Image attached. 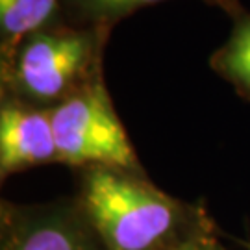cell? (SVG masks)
I'll list each match as a JSON object with an SVG mask.
<instances>
[{
	"mask_svg": "<svg viewBox=\"0 0 250 250\" xmlns=\"http://www.w3.org/2000/svg\"><path fill=\"white\" fill-rule=\"evenodd\" d=\"M50 119L62 165L72 170L85 167L145 170L117 115L102 69L50 107Z\"/></svg>",
	"mask_w": 250,
	"mask_h": 250,
	"instance_id": "3",
	"label": "cell"
},
{
	"mask_svg": "<svg viewBox=\"0 0 250 250\" xmlns=\"http://www.w3.org/2000/svg\"><path fill=\"white\" fill-rule=\"evenodd\" d=\"M209 65L217 76H221L233 87L243 100L250 102V13L243 9L232 19L230 36L219 46Z\"/></svg>",
	"mask_w": 250,
	"mask_h": 250,
	"instance_id": "8",
	"label": "cell"
},
{
	"mask_svg": "<svg viewBox=\"0 0 250 250\" xmlns=\"http://www.w3.org/2000/svg\"><path fill=\"white\" fill-rule=\"evenodd\" d=\"M60 163L50 109L0 97V180Z\"/></svg>",
	"mask_w": 250,
	"mask_h": 250,
	"instance_id": "5",
	"label": "cell"
},
{
	"mask_svg": "<svg viewBox=\"0 0 250 250\" xmlns=\"http://www.w3.org/2000/svg\"><path fill=\"white\" fill-rule=\"evenodd\" d=\"M65 22L63 0H0V60L28 36Z\"/></svg>",
	"mask_w": 250,
	"mask_h": 250,
	"instance_id": "6",
	"label": "cell"
},
{
	"mask_svg": "<svg viewBox=\"0 0 250 250\" xmlns=\"http://www.w3.org/2000/svg\"><path fill=\"white\" fill-rule=\"evenodd\" d=\"M172 250H228L223 243V233L221 230H211V232L198 233L197 237L189 239L184 245H180Z\"/></svg>",
	"mask_w": 250,
	"mask_h": 250,
	"instance_id": "9",
	"label": "cell"
},
{
	"mask_svg": "<svg viewBox=\"0 0 250 250\" xmlns=\"http://www.w3.org/2000/svg\"><path fill=\"white\" fill-rule=\"evenodd\" d=\"M111 30L71 22L36 32L0 60L2 97L50 109L102 69Z\"/></svg>",
	"mask_w": 250,
	"mask_h": 250,
	"instance_id": "2",
	"label": "cell"
},
{
	"mask_svg": "<svg viewBox=\"0 0 250 250\" xmlns=\"http://www.w3.org/2000/svg\"><path fill=\"white\" fill-rule=\"evenodd\" d=\"M74 172V197L106 250H172L219 228L202 202L165 193L146 170L85 167Z\"/></svg>",
	"mask_w": 250,
	"mask_h": 250,
	"instance_id": "1",
	"label": "cell"
},
{
	"mask_svg": "<svg viewBox=\"0 0 250 250\" xmlns=\"http://www.w3.org/2000/svg\"><path fill=\"white\" fill-rule=\"evenodd\" d=\"M0 250H106L74 195L39 204L0 202Z\"/></svg>",
	"mask_w": 250,
	"mask_h": 250,
	"instance_id": "4",
	"label": "cell"
},
{
	"mask_svg": "<svg viewBox=\"0 0 250 250\" xmlns=\"http://www.w3.org/2000/svg\"><path fill=\"white\" fill-rule=\"evenodd\" d=\"M237 245H241L245 250H250V239H233Z\"/></svg>",
	"mask_w": 250,
	"mask_h": 250,
	"instance_id": "10",
	"label": "cell"
},
{
	"mask_svg": "<svg viewBox=\"0 0 250 250\" xmlns=\"http://www.w3.org/2000/svg\"><path fill=\"white\" fill-rule=\"evenodd\" d=\"M160 2L165 0H63V13L65 19L71 21V24L74 26L113 30L121 19L130 17L137 9ZM204 2L221 8L232 19L243 11L239 0H204Z\"/></svg>",
	"mask_w": 250,
	"mask_h": 250,
	"instance_id": "7",
	"label": "cell"
}]
</instances>
